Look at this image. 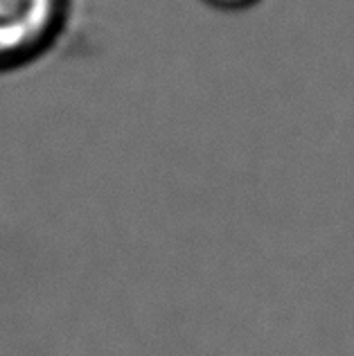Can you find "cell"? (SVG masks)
I'll return each instance as SVG.
<instances>
[{"label": "cell", "instance_id": "obj_1", "mask_svg": "<svg viewBox=\"0 0 354 356\" xmlns=\"http://www.w3.org/2000/svg\"><path fill=\"white\" fill-rule=\"evenodd\" d=\"M68 0H0V72L21 68L57 41Z\"/></svg>", "mask_w": 354, "mask_h": 356}, {"label": "cell", "instance_id": "obj_2", "mask_svg": "<svg viewBox=\"0 0 354 356\" xmlns=\"http://www.w3.org/2000/svg\"><path fill=\"white\" fill-rule=\"evenodd\" d=\"M208 5L217 9H228V12H237V9H246L250 5H255L257 0H206Z\"/></svg>", "mask_w": 354, "mask_h": 356}]
</instances>
